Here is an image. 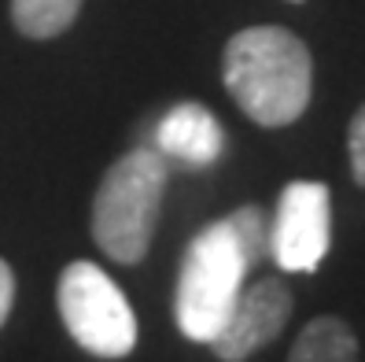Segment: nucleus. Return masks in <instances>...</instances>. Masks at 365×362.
<instances>
[{"instance_id": "f257e3e1", "label": "nucleus", "mask_w": 365, "mask_h": 362, "mask_svg": "<svg viewBox=\"0 0 365 362\" xmlns=\"http://www.w3.org/2000/svg\"><path fill=\"white\" fill-rule=\"evenodd\" d=\"M222 78L251 122L281 130L310 108L314 59L299 34L284 26H247L229 37Z\"/></svg>"}, {"instance_id": "f03ea898", "label": "nucleus", "mask_w": 365, "mask_h": 362, "mask_svg": "<svg viewBox=\"0 0 365 362\" xmlns=\"http://www.w3.org/2000/svg\"><path fill=\"white\" fill-rule=\"evenodd\" d=\"M170 181V163L155 148H133L107 166L93 196V241L107 259L122 266L140 263L152 248L163 193Z\"/></svg>"}, {"instance_id": "7ed1b4c3", "label": "nucleus", "mask_w": 365, "mask_h": 362, "mask_svg": "<svg viewBox=\"0 0 365 362\" xmlns=\"http://www.w3.org/2000/svg\"><path fill=\"white\" fill-rule=\"evenodd\" d=\"M247 270L251 263L240 241H236L229 218L203 226L192 237L178 270V292H174L178 329L196 344H210L214 333L225 326L236 296L244 288Z\"/></svg>"}, {"instance_id": "20e7f679", "label": "nucleus", "mask_w": 365, "mask_h": 362, "mask_svg": "<svg viewBox=\"0 0 365 362\" xmlns=\"http://www.w3.org/2000/svg\"><path fill=\"white\" fill-rule=\"evenodd\" d=\"M59 318L74 344L96 358H122L137 344V314L122 288L93 263H71L56 285Z\"/></svg>"}, {"instance_id": "39448f33", "label": "nucleus", "mask_w": 365, "mask_h": 362, "mask_svg": "<svg viewBox=\"0 0 365 362\" xmlns=\"http://www.w3.org/2000/svg\"><path fill=\"white\" fill-rule=\"evenodd\" d=\"M332 244V196L325 181H288L269 218V255L284 273H314Z\"/></svg>"}, {"instance_id": "423d86ee", "label": "nucleus", "mask_w": 365, "mask_h": 362, "mask_svg": "<svg viewBox=\"0 0 365 362\" xmlns=\"http://www.w3.org/2000/svg\"><path fill=\"white\" fill-rule=\"evenodd\" d=\"M288 318H292V288L281 278H262L255 285H244L225 326L214 333L210 351L222 362H244L266 344H273L284 333Z\"/></svg>"}, {"instance_id": "0eeeda50", "label": "nucleus", "mask_w": 365, "mask_h": 362, "mask_svg": "<svg viewBox=\"0 0 365 362\" xmlns=\"http://www.w3.org/2000/svg\"><path fill=\"white\" fill-rule=\"evenodd\" d=\"M155 152L166 163H178L188 170L214 166L225 152V130L203 104L185 100L174 104L155 126Z\"/></svg>"}, {"instance_id": "6e6552de", "label": "nucleus", "mask_w": 365, "mask_h": 362, "mask_svg": "<svg viewBox=\"0 0 365 362\" xmlns=\"http://www.w3.org/2000/svg\"><path fill=\"white\" fill-rule=\"evenodd\" d=\"M288 362H358V336L343 318L321 314L295 336Z\"/></svg>"}, {"instance_id": "1a4fd4ad", "label": "nucleus", "mask_w": 365, "mask_h": 362, "mask_svg": "<svg viewBox=\"0 0 365 362\" xmlns=\"http://www.w3.org/2000/svg\"><path fill=\"white\" fill-rule=\"evenodd\" d=\"M85 0H11V23L30 41H48L71 30Z\"/></svg>"}, {"instance_id": "9d476101", "label": "nucleus", "mask_w": 365, "mask_h": 362, "mask_svg": "<svg viewBox=\"0 0 365 362\" xmlns=\"http://www.w3.org/2000/svg\"><path fill=\"white\" fill-rule=\"evenodd\" d=\"M232 233H236V241H240L244 255H247V263H262L266 255H269V215H266V207L259 203H244V207H236L232 215H225Z\"/></svg>"}, {"instance_id": "9b49d317", "label": "nucleus", "mask_w": 365, "mask_h": 362, "mask_svg": "<svg viewBox=\"0 0 365 362\" xmlns=\"http://www.w3.org/2000/svg\"><path fill=\"white\" fill-rule=\"evenodd\" d=\"M347 156H351V178L358 188H365V104L354 111L347 130Z\"/></svg>"}, {"instance_id": "f8f14e48", "label": "nucleus", "mask_w": 365, "mask_h": 362, "mask_svg": "<svg viewBox=\"0 0 365 362\" xmlns=\"http://www.w3.org/2000/svg\"><path fill=\"white\" fill-rule=\"evenodd\" d=\"M11 300H15V273L4 259H0V326H4L8 314H11Z\"/></svg>"}, {"instance_id": "ddd939ff", "label": "nucleus", "mask_w": 365, "mask_h": 362, "mask_svg": "<svg viewBox=\"0 0 365 362\" xmlns=\"http://www.w3.org/2000/svg\"><path fill=\"white\" fill-rule=\"evenodd\" d=\"M292 4H299V0H292Z\"/></svg>"}]
</instances>
